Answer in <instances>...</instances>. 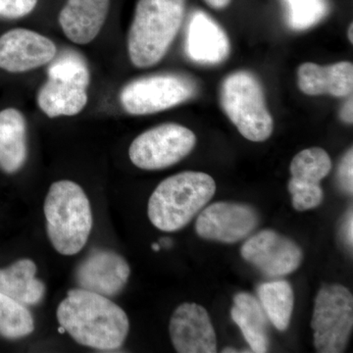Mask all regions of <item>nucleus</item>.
Instances as JSON below:
<instances>
[{"mask_svg":"<svg viewBox=\"0 0 353 353\" xmlns=\"http://www.w3.org/2000/svg\"><path fill=\"white\" fill-rule=\"evenodd\" d=\"M57 316L74 341L94 350H117L129 334V318L120 306L108 297L80 288L69 290Z\"/></svg>","mask_w":353,"mask_h":353,"instance_id":"obj_1","label":"nucleus"},{"mask_svg":"<svg viewBox=\"0 0 353 353\" xmlns=\"http://www.w3.org/2000/svg\"><path fill=\"white\" fill-rule=\"evenodd\" d=\"M185 0H139L129 34L128 52L137 68L163 59L185 16Z\"/></svg>","mask_w":353,"mask_h":353,"instance_id":"obj_2","label":"nucleus"},{"mask_svg":"<svg viewBox=\"0 0 353 353\" xmlns=\"http://www.w3.org/2000/svg\"><path fill=\"white\" fill-rule=\"evenodd\" d=\"M215 192V181L208 174H176L162 181L152 192L148 201V218L161 231H179L205 208Z\"/></svg>","mask_w":353,"mask_h":353,"instance_id":"obj_3","label":"nucleus"},{"mask_svg":"<svg viewBox=\"0 0 353 353\" xmlns=\"http://www.w3.org/2000/svg\"><path fill=\"white\" fill-rule=\"evenodd\" d=\"M46 233L60 254L75 255L85 248L92 232V208L85 190L69 180L53 183L43 205Z\"/></svg>","mask_w":353,"mask_h":353,"instance_id":"obj_4","label":"nucleus"},{"mask_svg":"<svg viewBox=\"0 0 353 353\" xmlns=\"http://www.w3.org/2000/svg\"><path fill=\"white\" fill-rule=\"evenodd\" d=\"M221 105L241 136L261 143L270 138L274 123L264 92L256 77L250 72H234L221 87Z\"/></svg>","mask_w":353,"mask_h":353,"instance_id":"obj_5","label":"nucleus"},{"mask_svg":"<svg viewBox=\"0 0 353 353\" xmlns=\"http://www.w3.org/2000/svg\"><path fill=\"white\" fill-rule=\"evenodd\" d=\"M196 94V83L190 77L161 74L127 83L121 90L120 102L131 115H150L180 105Z\"/></svg>","mask_w":353,"mask_h":353,"instance_id":"obj_6","label":"nucleus"},{"mask_svg":"<svg viewBox=\"0 0 353 353\" xmlns=\"http://www.w3.org/2000/svg\"><path fill=\"white\" fill-rule=\"evenodd\" d=\"M353 327V297L341 285H325L315 299L311 328L320 353H341L347 347Z\"/></svg>","mask_w":353,"mask_h":353,"instance_id":"obj_7","label":"nucleus"},{"mask_svg":"<svg viewBox=\"0 0 353 353\" xmlns=\"http://www.w3.org/2000/svg\"><path fill=\"white\" fill-rule=\"evenodd\" d=\"M196 143V134L187 127L166 123L137 137L130 146L129 157L139 169L162 170L187 157Z\"/></svg>","mask_w":353,"mask_h":353,"instance_id":"obj_8","label":"nucleus"},{"mask_svg":"<svg viewBox=\"0 0 353 353\" xmlns=\"http://www.w3.org/2000/svg\"><path fill=\"white\" fill-rule=\"evenodd\" d=\"M259 216L252 206L236 202H215L202 209L196 233L205 240L225 243L248 238L259 226Z\"/></svg>","mask_w":353,"mask_h":353,"instance_id":"obj_9","label":"nucleus"},{"mask_svg":"<svg viewBox=\"0 0 353 353\" xmlns=\"http://www.w3.org/2000/svg\"><path fill=\"white\" fill-rule=\"evenodd\" d=\"M245 261L269 277L289 275L303 261V250L294 241L271 230L248 239L241 250Z\"/></svg>","mask_w":353,"mask_h":353,"instance_id":"obj_10","label":"nucleus"},{"mask_svg":"<svg viewBox=\"0 0 353 353\" xmlns=\"http://www.w3.org/2000/svg\"><path fill=\"white\" fill-rule=\"evenodd\" d=\"M57 48L51 39L31 30H10L0 37V69L24 73L50 63Z\"/></svg>","mask_w":353,"mask_h":353,"instance_id":"obj_11","label":"nucleus"},{"mask_svg":"<svg viewBox=\"0 0 353 353\" xmlns=\"http://www.w3.org/2000/svg\"><path fill=\"white\" fill-rule=\"evenodd\" d=\"M131 269L124 257L108 250H95L76 269L80 289L106 297L115 296L126 287Z\"/></svg>","mask_w":353,"mask_h":353,"instance_id":"obj_12","label":"nucleus"},{"mask_svg":"<svg viewBox=\"0 0 353 353\" xmlns=\"http://www.w3.org/2000/svg\"><path fill=\"white\" fill-rule=\"evenodd\" d=\"M169 332L179 353H214L217 339L205 308L196 303L181 304L172 315Z\"/></svg>","mask_w":353,"mask_h":353,"instance_id":"obj_13","label":"nucleus"},{"mask_svg":"<svg viewBox=\"0 0 353 353\" xmlns=\"http://www.w3.org/2000/svg\"><path fill=\"white\" fill-rule=\"evenodd\" d=\"M185 52L196 63L219 64L229 57L231 43L216 21L203 11H196L188 25Z\"/></svg>","mask_w":353,"mask_h":353,"instance_id":"obj_14","label":"nucleus"},{"mask_svg":"<svg viewBox=\"0 0 353 353\" xmlns=\"http://www.w3.org/2000/svg\"><path fill=\"white\" fill-rule=\"evenodd\" d=\"M110 0H67L59 14L60 27L72 43L88 44L101 32Z\"/></svg>","mask_w":353,"mask_h":353,"instance_id":"obj_15","label":"nucleus"},{"mask_svg":"<svg viewBox=\"0 0 353 353\" xmlns=\"http://www.w3.org/2000/svg\"><path fill=\"white\" fill-rule=\"evenodd\" d=\"M297 83L301 92L307 95L348 97L353 90V65L347 61L329 66L304 63L297 71Z\"/></svg>","mask_w":353,"mask_h":353,"instance_id":"obj_16","label":"nucleus"},{"mask_svg":"<svg viewBox=\"0 0 353 353\" xmlns=\"http://www.w3.org/2000/svg\"><path fill=\"white\" fill-rule=\"evenodd\" d=\"M28 157L27 123L15 108L0 111V170L14 174L20 170Z\"/></svg>","mask_w":353,"mask_h":353,"instance_id":"obj_17","label":"nucleus"},{"mask_svg":"<svg viewBox=\"0 0 353 353\" xmlns=\"http://www.w3.org/2000/svg\"><path fill=\"white\" fill-rule=\"evenodd\" d=\"M37 265L31 259H20L0 269V292L24 305H37L46 294V285L36 278Z\"/></svg>","mask_w":353,"mask_h":353,"instance_id":"obj_18","label":"nucleus"},{"mask_svg":"<svg viewBox=\"0 0 353 353\" xmlns=\"http://www.w3.org/2000/svg\"><path fill=\"white\" fill-rule=\"evenodd\" d=\"M87 90L76 83L48 79L39 88V108L50 118L75 116L87 105Z\"/></svg>","mask_w":353,"mask_h":353,"instance_id":"obj_19","label":"nucleus"},{"mask_svg":"<svg viewBox=\"0 0 353 353\" xmlns=\"http://www.w3.org/2000/svg\"><path fill=\"white\" fill-rule=\"evenodd\" d=\"M231 316L238 325L252 352H267L269 347L267 336V319L259 301L248 292H239L234 297Z\"/></svg>","mask_w":353,"mask_h":353,"instance_id":"obj_20","label":"nucleus"},{"mask_svg":"<svg viewBox=\"0 0 353 353\" xmlns=\"http://www.w3.org/2000/svg\"><path fill=\"white\" fill-rule=\"evenodd\" d=\"M257 294L267 319L279 331H285L294 305V290L290 283L284 280L264 283L259 285Z\"/></svg>","mask_w":353,"mask_h":353,"instance_id":"obj_21","label":"nucleus"},{"mask_svg":"<svg viewBox=\"0 0 353 353\" xmlns=\"http://www.w3.org/2000/svg\"><path fill=\"white\" fill-rule=\"evenodd\" d=\"M332 170V160L323 148H311L297 153L290 163L292 182L320 185Z\"/></svg>","mask_w":353,"mask_h":353,"instance_id":"obj_22","label":"nucleus"},{"mask_svg":"<svg viewBox=\"0 0 353 353\" xmlns=\"http://www.w3.org/2000/svg\"><path fill=\"white\" fill-rule=\"evenodd\" d=\"M34 331V317L26 305L0 292V336L18 340Z\"/></svg>","mask_w":353,"mask_h":353,"instance_id":"obj_23","label":"nucleus"},{"mask_svg":"<svg viewBox=\"0 0 353 353\" xmlns=\"http://www.w3.org/2000/svg\"><path fill=\"white\" fill-rule=\"evenodd\" d=\"M48 69V79L76 83L88 88L90 85V70L85 59L75 51H63L53 58Z\"/></svg>","mask_w":353,"mask_h":353,"instance_id":"obj_24","label":"nucleus"},{"mask_svg":"<svg viewBox=\"0 0 353 353\" xmlns=\"http://www.w3.org/2000/svg\"><path fill=\"white\" fill-rule=\"evenodd\" d=\"M288 24L292 30L304 31L321 22L330 11L328 0H283Z\"/></svg>","mask_w":353,"mask_h":353,"instance_id":"obj_25","label":"nucleus"},{"mask_svg":"<svg viewBox=\"0 0 353 353\" xmlns=\"http://www.w3.org/2000/svg\"><path fill=\"white\" fill-rule=\"evenodd\" d=\"M288 189L292 196V205L297 211L316 208L324 199L321 185H301L290 181Z\"/></svg>","mask_w":353,"mask_h":353,"instance_id":"obj_26","label":"nucleus"},{"mask_svg":"<svg viewBox=\"0 0 353 353\" xmlns=\"http://www.w3.org/2000/svg\"><path fill=\"white\" fill-rule=\"evenodd\" d=\"M39 0H0V18L19 19L34 11Z\"/></svg>","mask_w":353,"mask_h":353,"instance_id":"obj_27","label":"nucleus"},{"mask_svg":"<svg viewBox=\"0 0 353 353\" xmlns=\"http://www.w3.org/2000/svg\"><path fill=\"white\" fill-rule=\"evenodd\" d=\"M338 180L345 194L352 196L353 192V150L350 148L343 160L338 170Z\"/></svg>","mask_w":353,"mask_h":353,"instance_id":"obj_28","label":"nucleus"},{"mask_svg":"<svg viewBox=\"0 0 353 353\" xmlns=\"http://www.w3.org/2000/svg\"><path fill=\"white\" fill-rule=\"evenodd\" d=\"M341 119L347 124H352L353 122V102L352 97L347 101L341 110Z\"/></svg>","mask_w":353,"mask_h":353,"instance_id":"obj_29","label":"nucleus"},{"mask_svg":"<svg viewBox=\"0 0 353 353\" xmlns=\"http://www.w3.org/2000/svg\"><path fill=\"white\" fill-rule=\"evenodd\" d=\"M352 211H350V214H348L347 218V222H345V239H347V245L352 246L353 243V233H352Z\"/></svg>","mask_w":353,"mask_h":353,"instance_id":"obj_30","label":"nucleus"},{"mask_svg":"<svg viewBox=\"0 0 353 353\" xmlns=\"http://www.w3.org/2000/svg\"><path fill=\"white\" fill-rule=\"evenodd\" d=\"M208 6L212 7L214 9L226 8L232 0H204Z\"/></svg>","mask_w":353,"mask_h":353,"instance_id":"obj_31","label":"nucleus"},{"mask_svg":"<svg viewBox=\"0 0 353 353\" xmlns=\"http://www.w3.org/2000/svg\"><path fill=\"white\" fill-rule=\"evenodd\" d=\"M348 39L350 43H353V25L350 24V29H348Z\"/></svg>","mask_w":353,"mask_h":353,"instance_id":"obj_32","label":"nucleus"},{"mask_svg":"<svg viewBox=\"0 0 353 353\" xmlns=\"http://www.w3.org/2000/svg\"><path fill=\"white\" fill-rule=\"evenodd\" d=\"M152 250H155V252H158L160 250V245L158 243H153Z\"/></svg>","mask_w":353,"mask_h":353,"instance_id":"obj_33","label":"nucleus"},{"mask_svg":"<svg viewBox=\"0 0 353 353\" xmlns=\"http://www.w3.org/2000/svg\"><path fill=\"white\" fill-rule=\"evenodd\" d=\"M223 352H238L236 350H234L233 348H226V350H223Z\"/></svg>","mask_w":353,"mask_h":353,"instance_id":"obj_34","label":"nucleus"}]
</instances>
